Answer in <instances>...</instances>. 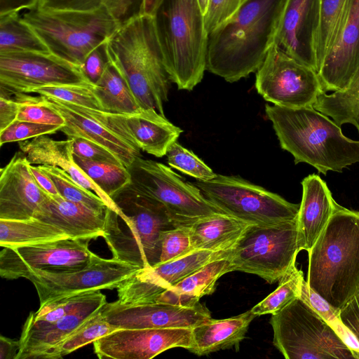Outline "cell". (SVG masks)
<instances>
[{
  "label": "cell",
  "mask_w": 359,
  "mask_h": 359,
  "mask_svg": "<svg viewBox=\"0 0 359 359\" xmlns=\"http://www.w3.org/2000/svg\"><path fill=\"white\" fill-rule=\"evenodd\" d=\"M285 0H243L208 34L206 69L233 83L256 72L264 62Z\"/></svg>",
  "instance_id": "6da1fadb"
},
{
  "label": "cell",
  "mask_w": 359,
  "mask_h": 359,
  "mask_svg": "<svg viewBox=\"0 0 359 359\" xmlns=\"http://www.w3.org/2000/svg\"><path fill=\"white\" fill-rule=\"evenodd\" d=\"M265 111L280 147L293 156L295 164L308 163L326 175L359 162V140L346 137L339 126L313 106L266 104Z\"/></svg>",
  "instance_id": "7a4b0ae2"
},
{
  "label": "cell",
  "mask_w": 359,
  "mask_h": 359,
  "mask_svg": "<svg viewBox=\"0 0 359 359\" xmlns=\"http://www.w3.org/2000/svg\"><path fill=\"white\" fill-rule=\"evenodd\" d=\"M108 62L117 70L143 110L165 116L170 79L153 16L143 14L119 26L104 43Z\"/></svg>",
  "instance_id": "3957f363"
},
{
  "label": "cell",
  "mask_w": 359,
  "mask_h": 359,
  "mask_svg": "<svg viewBox=\"0 0 359 359\" xmlns=\"http://www.w3.org/2000/svg\"><path fill=\"white\" fill-rule=\"evenodd\" d=\"M307 285L340 310L359 294V212L338 204L308 252Z\"/></svg>",
  "instance_id": "277c9868"
},
{
  "label": "cell",
  "mask_w": 359,
  "mask_h": 359,
  "mask_svg": "<svg viewBox=\"0 0 359 359\" xmlns=\"http://www.w3.org/2000/svg\"><path fill=\"white\" fill-rule=\"evenodd\" d=\"M111 198L118 210L107 208L103 238L113 257L141 269L157 264L161 232L177 226L166 209L130 182Z\"/></svg>",
  "instance_id": "5b68a950"
},
{
  "label": "cell",
  "mask_w": 359,
  "mask_h": 359,
  "mask_svg": "<svg viewBox=\"0 0 359 359\" xmlns=\"http://www.w3.org/2000/svg\"><path fill=\"white\" fill-rule=\"evenodd\" d=\"M153 19L170 81L179 90H193L206 69L208 42L198 0H163Z\"/></svg>",
  "instance_id": "8992f818"
},
{
  "label": "cell",
  "mask_w": 359,
  "mask_h": 359,
  "mask_svg": "<svg viewBox=\"0 0 359 359\" xmlns=\"http://www.w3.org/2000/svg\"><path fill=\"white\" fill-rule=\"evenodd\" d=\"M20 15L51 54L81 67L88 55L104 44L118 27L104 5L89 11L37 6Z\"/></svg>",
  "instance_id": "52a82bcc"
},
{
  "label": "cell",
  "mask_w": 359,
  "mask_h": 359,
  "mask_svg": "<svg viewBox=\"0 0 359 359\" xmlns=\"http://www.w3.org/2000/svg\"><path fill=\"white\" fill-rule=\"evenodd\" d=\"M273 344L287 359H357L352 350L304 299L299 297L269 321Z\"/></svg>",
  "instance_id": "ba28073f"
},
{
  "label": "cell",
  "mask_w": 359,
  "mask_h": 359,
  "mask_svg": "<svg viewBox=\"0 0 359 359\" xmlns=\"http://www.w3.org/2000/svg\"><path fill=\"white\" fill-rule=\"evenodd\" d=\"M299 251L297 218L272 224H250L227 257L233 271L252 273L272 284L295 264Z\"/></svg>",
  "instance_id": "9c48e42d"
},
{
  "label": "cell",
  "mask_w": 359,
  "mask_h": 359,
  "mask_svg": "<svg viewBox=\"0 0 359 359\" xmlns=\"http://www.w3.org/2000/svg\"><path fill=\"white\" fill-rule=\"evenodd\" d=\"M128 169L131 184L161 203L177 226H190L201 218L224 213L194 183L184 181L161 163L138 157Z\"/></svg>",
  "instance_id": "30bf717a"
},
{
  "label": "cell",
  "mask_w": 359,
  "mask_h": 359,
  "mask_svg": "<svg viewBox=\"0 0 359 359\" xmlns=\"http://www.w3.org/2000/svg\"><path fill=\"white\" fill-rule=\"evenodd\" d=\"M203 196L224 213L249 224H272L297 218L299 204L237 176L216 175L194 183Z\"/></svg>",
  "instance_id": "8fae6325"
},
{
  "label": "cell",
  "mask_w": 359,
  "mask_h": 359,
  "mask_svg": "<svg viewBox=\"0 0 359 359\" xmlns=\"http://www.w3.org/2000/svg\"><path fill=\"white\" fill-rule=\"evenodd\" d=\"M255 88L266 101L290 108L313 107L323 91L317 72L275 43L256 72Z\"/></svg>",
  "instance_id": "7c38bea8"
},
{
  "label": "cell",
  "mask_w": 359,
  "mask_h": 359,
  "mask_svg": "<svg viewBox=\"0 0 359 359\" xmlns=\"http://www.w3.org/2000/svg\"><path fill=\"white\" fill-rule=\"evenodd\" d=\"M141 268L95 253L83 268L67 271L36 270L25 278L36 288L40 306L83 292L112 290Z\"/></svg>",
  "instance_id": "4fadbf2b"
},
{
  "label": "cell",
  "mask_w": 359,
  "mask_h": 359,
  "mask_svg": "<svg viewBox=\"0 0 359 359\" xmlns=\"http://www.w3.org/2000/svg\"><path fill=\"white\" fill-rule=\"evenodd\" d=\"M93 85L81 67L50 53H0V96L50 85Z\"/></svg>",
  "instance_id": "5bb4252c"
},
{
  "label": "cell",
  "mask_w": 359,
  "mask_h": 359,
  "mask_svg": "<svg viewBox=\"0 0 359 359\" xmlns=\"http://www.w3.org/2000/svg\"><path fill=\"white\" fill-rule=\"evenodd\" d=\"M329 100L359 97V0H348L337 42L318 72Z\"/></svg>",
  "instance_id": "9a60e30c"
},
{
  "label": "cell",
  "mask_w": 359,
  "mask_h": 359,
  "mask_svg": "<svg viewBox=\"0 0 359 359\" xmlns=\"http://www.w3.org/2000/svg\"><path fill=\"white\" fill-rule=\"evenodd\" d=\"M64 238L54 241L3 248L0 275L9 280L26 278L33 271H67L84 267L93 252L88 241Z\"/></svg>",
  "instance_id": "2e32d148"
},
{
  "label": "cell",
  "mask_w": 359,
  "mask_h": 359,
  "mask_svg": "<svg viewBox=\"0 0 359 359\" xmlns=\"http://www.w3.org/2000/svg\"><path fill=\"white\" fill-rule=\"evenodd\" d=\"M74 105L133 147L158 158L166 155L170 146L182 133V129L156 111L121 114Z\"/></svg>",
  "instance_id": "e0dca14e"
},
{
  "label": "cell",
  "mask_w": 359,
  "mask_h": 359,
  "mask_svg": "<svg viewBox=\"0 0 359 359\" xmlns=\"http://www.w3.org/2000/svg\"><path fill=\"white\" fill-rule=\"evenodd\" d=\"M104 319L118 329L194 328L211 318L210 312L198 302L194 306L166 303L125 304L118 300L101 309Z\"/></svg>",
  "instance_id": "ac0fdd59"
},
{
  "label": "cell",
  "mask_w": 359,
  "mask_h": 359,
  "mask_svg": "<svg viewBox=\"0 0 359 359\" xmlns=\"http://www.w3.org/2000/svg\"><path fill=\"white\" fill-rule=\"evenodd\" d=\"M93 344L99 358L149 359L173 348L188 350L192 345V329H118Z\"/></svg>",
  "instance_id": "d6986e66"
},
{
  "label": "cell",
  "mask_w": 359,
  "mask_h": 359,
  "mask_svg": "<svg viewBox=\"0 0 359 359\" xmlns=\"http://www.w3.org/2000/svg\"><path fill=\"white\" fill-rule=\"evenodd\" d=\"M323 0H285L273 43L318 72L316 42Z\"/></svg>",
  "instance_id": "ffe728a7"
},
{
  "label": "cell",
  "mask_w": 359,
  "mask_h": 359,
  "mask_svg": "<svg viewBox=\"0 0 359 359\" xmlns=\"http://www.w3.org/2000/svg\"><path fill=\"white\" fill-rule=\"evenodd\" d=\"M107 303L105 295L96 290L84 304L54 322L34 321L28 316L19 339L16 359L49 358L60 342Z\"/></svg>",
  "instance_id": "44dd1931"
},
{
  "label": "cell",
  "mask_w": 359,
  "mask_h": 359,
  "mask_svg": "<svg viewBox=\"0 0 359 359\" xmlns=\"http://www.w3.org/2000/svg\"><path fill=\"white\" fill-rule=\"evenodd\" d=\"M30 163L22 151L0 170V219L34 218L48 194L36 184Z\"/></svg>",
  "instance_id": "7402d4cb"
},
{
  "label": "cell",
  "mask_w": 359,
  "mask_h": 359,
  "mask_svg": "<svg viewBox=\"0 0 359 359\" xmlns=\"http://www.w3.org/2000/svg\"><path fill=\"white\" fill-rule=\"evenodd\" d=\"M40 96L46 104L65 118V125L60 130L69 138L81 137L101 145L111 151L127 168L137 158L141 157L140 149L133 147L73 104Z\"/></svg>",
  "instance_id": "603a6c76"
},
{
  "label": "cell",
  "mask_w": 359,
  "mask_h": 359,
  "mask_svg": "<svg viewBox=\"0 0 359 359\" xmlns=\"http://www.w3.org/2000/svg\"><path fill=\"white\" fill-rule=\"evenodd\" d=\"M34 218L53 225L70 238L89 240L103 237L105 212L88 206L48 194Z\"/></svg>",
  "instance_id": "cb8c5ba5"
},
{
  "label": "cell",
  "mask_w": 359,
  "mask_h": 359,
  "mask_svg": "<svg viewBox=\"0 0 359 359\" xmlns=\"http://www.w3.org/2000/svg\"><path fill=\"white\" fill-rule=\"evenodd\" d=\"M302 198L297 216L299 250L309 252L330 221L338 203L326 182L311 174L302 182Z\"/></svg>",
  "instance_id": "d4e9b609"
},
{
  "label": "cell",
  "mask_w": 359,
  "mask_h": 359,
  "mask_svg": "<svg viewBox=\"0 0 359 359\" xmlns=\"http://www.w3.org/2000/svg\"><path fill=\"white\" fill-rule=\"evenodd\" d=\"M18 146L30 164L61 168L84 189L97 195L108 208L114 211L118 210L114 201L76 163L74 159L73 139L55 140L46 135H41L30 140L20 141Z\"/></svg>",
  "instance_id": "484cf974"
},
{
  "label": "cell",
  "mask_w": 359,
  "mask_h": 359,
  "mask_svg": "<svg viewBox=\"0 0 359 359\" xmlns=\"http://www.w3.org/2000/svg\"><path fill=\"white\" fill-rule=\"evenodd\" d=\"M255 317L250 310L229 318H210L192 328V345L188 351L200 356L238 348Z\"/></svg>",
  "instance_id": "4316f807"
},
{
  "label": "cell",
  "mask_w": 359,
  "mask_h": 359,
  "mask_svg": "<svg viewBox=\"0 0 359 359\" xmlns=\"http://www.w3.org/2000/svg\"><path fill=\"white\" fill-rule=\"evenodd\" d=\"M233 271L228 257L216 259L165 290L156 302L194 306L215 290L217 280Z\"/></svg>",
  "instance_id": "83f0119b"
},
{
  "label": "cell",
  "mask_w": 359,
  "mask_h": 359,
  "mask_svg": "<svg viewBox=\"0 0 359 359\" xmlns=\"http://www.w3.org/2000/svg\"><path fill=\"white\" fill-rule=\"evenodd\" d=\"M250 224L225 213L200 219L190 226L194 250H231Z\"/></svg>",
  "instance_id": "f1b7e54d"
},
{
  "label": "cell",
  "mask_w": 359,
  "mask_h": 359,
  "mask_svg": "<svg viewBox=\"0 0 359 359\" xmlns=\"http://www.w3.org/2000/svg\"><path fill=\"white\" fill-rule=\"evenodd\" d=\"M93 88L102 111L121 114L143 111L123 79L109 62Z\"/></svg>",
  "instance_id": "f546056e"
},
{
  "label": "cell",
  "mask_w": 359,
  "mask_h": 359,
  "mask_svg": "<svg viewBox=\"0 0 359 359\" xmlns=\"http://www.w3.org/2000/svg\"><path fill=\"white\" fill-rule=\"evenodd\" d=\"M67 238L63 231L36 218L0 219V245L2 248H16Z\"/></svg>",
  "instance_id": "4dcf8cb0"
},
{
  "label": "cell",
  "mask_w": 359,
  "mask_h": 359,
  "mask_svg": "<svg viewBox=\"0 0 359 359\" xmlns=\"http://www.w3.org/2000/svg\"><path fill=\"white\" fill-rule=\"evenodd\" d=\"M15 52L50 53L20 13L0 15V53Z\"/></svg>",
  "instance_id": "1f68e13d"
},
{
  "label": "cell",
  "mask_w": 359,
  "mask_h": 359,
  "mask_svg": "<svg viewBox=\"0 0 359 359\" xmlns=\"http://www.w3.org/2000/svg\"><path fill=\"white\" fill-rule=\"evenodd\" d=\"M348 0H323L316 42L318 71L340 34Z\"/></svg>",
  "instance_id": "d6a6232c"
},
{
  "label": "cell",
  "mask_w": 359,
  "mask_h": 359,
  "mask_svg": "<svg viewBox=\"0 0 359 359\" xmlns=\"http://www.w3.org/2000/svg\"><path fill=\"white\" fill-rule=\"evenodd\" d=\"M74 159L90 179L110 198L130 182V173L122 164L86 160L74 154Z\"/></svg>",
  "instance_id": "836d02e7"
},
{
  "label": "cell",
  "mask_w": 359,
  "mask_h": 359,
  "mask_svg": "<svg viewBox=\"0 0 359 359\" xmlns=\"http://www.w3.org/2000/svg\"><path fill=\"white\" fill-rule=\"evenodd\" d=\"M304 280V273L293 264L280 278L278 287L253 306L251 312L256 316L278 312L301 297Z\"/></svg>",
  "instance_id": "e575fe53"
},
{
  "label": "cell",
  "mask_w": 359,
  "mask_h": 359,
  "mask_svg": "<svg viewBox=\"0 0 359 359\" xmlns=\"http://www.w3.org/2000/svg\"><path fill=\"white\" fill-rule=\"evenodd\" d=\"M101 309L60 342L53 349L49 359L62 358L90 343H93L96 339L116 330L117 328L110 325L104 319L101 313Z\"/></svg>",
  "instance_id": "d590c367"
},
{
  "label": "cell",
  "mask_w": 359,
  "mask_h": 359,
  "mask_svg": "<svg viewBox=\"0 0 359 359\" xmlns=\"http://www.w3.org/2000/svg\"><path fill=\"white\" fill-rule=\"evenodd\" d=\"M38 167L52 180L63 198L83 204L97 212H105L107 208L105 203L95 193L76 182L65 170L52 165H39Z\"/></svg>",
  "instance_id": "8d00e7d4"
},
{
  "label": "cell",
  "mask_w": 359,
  "mask_h": 359,
  "mask_svg": "<svg viewBox=\"0 0 359 359\" xmlns=\"http://www.w3.org/2000/svg\"><path fill=\"white\" fill-rule=\"evenodd\" d=\"M300 297L306 301L330 325L343 341L355 353L356 358L359 359V343L342 323L339 316V310L334 309L320 295L311 290L305 280L303 283Z\"/></svg>",
  "instance_id": "74e56055"
},
{
  "label": "cell",
  "mask_w": 359,
  "mask_h": 359,
  "mask_svg": "<svg viewBox=\"0 0 359 359\" xmlns=\"http://www.w3.org/2000/svg\"><path fill=\"white\" fill-rule=\"evenodd\" d=\"M93 85H50L32 89L28 93L52 97L75 105L102 110Z\"/></svg>",
  "instance_id": "f35d334b"
},
{
  "label": "cell",
  "mask_w": 359,
  "mask_h": 359,
  "mask_svg": "<svg viewBox=\"0 0 359 359\" xmlns=\"http://www.w3.org/2000/svg\"><path fill=\"white\" fill-rule=\"evenodd\" d=\"M25 93H16L8 97L19 103L17 120L41 124L65 125V118L53 107L46 104L41 97H32Z\"/></svg>",
  "instance_id": "ab89813d"
},
{
  "label": "cell",
  "mask_w": 359,
  "mask_h": 359,
  "mask_svg": "<svg viewBox=\"0 0 359 359\" xmlns=\"http://www.w3.org/2000/svg\"><path fill=\"white\" fill-rule=\"evenodd\" d=\"M168 164L196 180L208 181L217 174L191 151L180 145L177 141L168 149Z\"/></svg>",
  "instance_id": "60d3db41"
},
{
  "label": "cell",
  "mask_w": 359,
  "mask_h": 359,
  "mask_svg": "<svg viewBox=\"0 0 359 359\" xmlns=\"http://www.w3.org/2000/svg\"><path fill=\"white\" fill-rule=\"evenodd\" d=\"M193 250L194 249L191 244L189 226H177L163 231L158 264L180 257Z\"/></svg>",
  "instance_id": "b9f144b4"
},
{
  "label": "cell",
  "mask_w": 359,
  "mask_h": 359,
  "mask_svg": "<svg viewBox=\"0 0 359 359\" xmlns=\"http://www.w3.org/2000/svg\"><path fill=\"white\" fill-rule=\"evenodd\" d=\"M60 128L61 126L56 125L16 120L0 132V146L9 142H18L41 135L54 134L60 130Z\"/></svg>",
  "instance_id": "7bdbcfd3"
},
{
  "label": "cell",
  "mask_w": 359,
  "mask_h": 359,
  "mask_svg": "<svg viewBox=\"0 0 359 359\" xmlns=\"http://www.w3.org/2000/svg\"><path fill=\"white\" fill-rule=\"evenodd\" d=\"M242 1L243 0H209L208 9L204 15L208 34L229 18Z\"/></svg>",
  "instance_id": "ee69618b"
},
{
  "label": "cell",
  "mask_w": 359,
  "mask_h": 359,
  "mask_svg": "<svg viewBox=\"0 0 359 359\" xmlns=\"http://www.w3.org/2000/svg\"><path fill=\"white\" fill-rule=\"evenodd\" d=\"M73 151L74 155L83 159L123 165L111 151L84 138H73Z\"/></svg>",
  "instance_id": "f6af8a7d"
},
{
  "label": "cell",
  "mask_w": 359,
  "mask_h": 359,
  "mask_svg": "<svg viewBox=\"0 0 359 359\" xmlns=\"http://www.w3.org/2000/svg\"><path fill=\"white\" fill-rule=\"evenodd\" d=\"M144 0H104L103 5L121 26L144 14Z\"/></svg>",
  "instance_id": "bcb514c9"
},
{
  "label": "cell",
  "mask_w": 359,
  "mask_h": 359,
  "mask_svg": "<svg viewBox=\"0 0 359 359\" xmlns=\"http://www.w3.org/2000/svg\"><path fill=\"white\" fill-rule=\"evenodd\" d=\"M107 63L104 44H103L88 55L81 69L87 79L95 84L101 77Z\"/></svg>",
  "instance_id": "7dc6e473"
},
{
  "label": "cell",
  "mask_w": 359,
  "mask_h": 359,
  "mask_svg": "<svg viewBox=\"0 0 359 359\" xmlns=\"http://www.w3.org/2000/svg\"><path fill=\"white\" fill-rule=\"evenodd\" d=\"M104 0H39L38 6L52 10L89 11L101 8Z\"/></svg>",
  "instance_id": "c3c4849f"
},
{
  "label": "cell",
  "mask_w": 359,
  "mask_h": 359,
  "mask_svg": "<svg viewBox=\"0 0 359 359\" xmlns=\"http://www.w3.org/2000/svg\"><path fill=\"white\" fill-rule=\"evenodd\" d=\"M339 316L344 325L359 343V294L339 310Z\"/></svg>",
  "instance_id": "681fc988"
},
{
  "label": "cell",
  "mask_w": 359,
  "mask_h": 359,
  "mask_svg": "<svg viewBox=\"0 0 359 359\" xmlns=\"http://www.w3.org/2000/svg\"><path fill=\"white\" fill-rule=\"evenodd\" d=\"M19 103L11 97H0V132L17 120Z\"/></svg>",
  "instance_id": "f907efd6"
},
{
  "label": "cell",
  "mask_w": 359,
  "mask_h": 359,
  "mask_svg": "<svg viewBox=\"0 0 359 359\" xmlns=\"http://www.w3.org/2000/svg\"><path fill=\"white\" fill-rule=\"evenodd\" d=\"M39 0H0V15L20 13L38 6Z\"/></svg>",
  "instance_id": "816d5d0a"
},
{
  "label": "cell",
  "mask_w": 359,
  "mask_h": 359,
  "mask_svg": "<svg viewBox=\"0 0 359 359\" xmlns=\"http://www.w3.org/2000/svg\"><path fill=\"white\" fill-rule=\"evenodd\" d=\"M30 170L36 184L44 192L52 196H60L52 180L38 166L31 164Z\"/></svg>",
  "instance_id": "f5cc1de1"
},
{
  "label": "cell",
  "mask_w": 359,
  "mask_h": 359,
  "mask_svg": "<svg viewBox=\"0 0 359 359\" xmlns=\"http://www.w3.org/2000/svg\"><path fill=\"white\" fill-rule=\"evenodd\" d=\"M20 341L0 336V358L16 359L20 350Z\"/></svg>",
  "instance_id": "db71d44e"
},
{
  "label": "cell",
  "mask_w": 359,
  "mask_h": 359,
  "mask_svg": "<svg viewBox=\"0 0 359 359\" xmlns=\"http://www.w3.org/2000/svg\"><path fill=\"white\" fill-rule=\"evenodd\" d=\"M163 0H144V14L153 16Z\"/></svg>",
  "instance_id": "11a10c76"
},
{
  "label": "cell",
  "mask_w": 359,
  "mask_h": 359,
  "mask_svg": "<svg viewBox=\"0 0 359 359\" xmlns=\"http://www.w3.org/2000/svg\"><path fill=\"white\" fill-rule=\"evenodd\" d=\"M202 13L205 15L208 9L209 0H198Z\"/></svg>",
  "instance_id": "9f6ffc18"
}]
</instances>
